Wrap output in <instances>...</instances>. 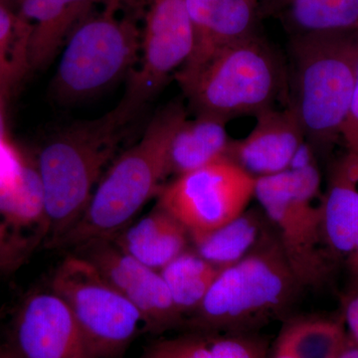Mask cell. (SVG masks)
Here are the masks:
<instances>
[{
  "label": "cell",
  "mask_w": 358,
  "mask_h": 358,
  "mask_svg": "<svg viewBox=\"0 0 358 358\" xmlns=\"http://www.w3.org/2000/svg\"><path fill=\"white\" fill-rule=\"evenodd\" d=\"M0 358H98L64 301L54 293L28 294L16 308Z\"/></svg>",
  "instance_id": "obj_11"
},
{
  "label": "cell",
  "mask_w": 358,
  "mask_h": 358,
  "mask_svg": "<svg viewBox=\"0 0 358 358\" xmlns=\"http://www.w3.org/2000/svg\"><path fill=\"white\" fill-rule=\"evenodd\" d=\"M265 11L281 21L291 37L358 31V0H260Z\"/></svg>",
  "instance_id": "obj_20"
},
{
  "label": "cell",
  "mask_w": 358,
  "mask_h": 358,
  "mask_svg": "<svg viewBox=\"0 0 358 358\" xmlns=\"http://www.w3.org/2000/svg\"><path fill=\"white\" fill-rule=\"evenodd\" d=\"M18 8L14 0H0V81L21 71L17 51Z\"/></svg>",
  "instance_id": "obj_25"
},
{
  "label": "cell",
  "mask_w": 358,
  "mask_h": 358,
  "mask_svg": "<svg viewBox=\"0 0 358 358\" xmlns=\"http://www.w3.org/2000/svg\"><path fill=\"white\" fill-rule=\"evenodd\" d=\"M341 317L348 338L358 348V291L345 293L341 299Z\"/></svg>",
  "instance_id": "obj_26"
},
{
  "label": "cell",
  "mask_w": 358,
  "mask_h": 358,
  "mask_svg": "<svg viewBox=\"0 0 358 358\" xmlns=\"http://www.w3.org/2000/svg\"><path fill=\"white\" fill-rule=\"evenodd\" d=\"M50 289L70 308L98 358H124L143 320L138 310L84 257L59 264Z\"/></svg>",
  "instance_id": "obj_8"
},
{
  "label": "cell",
  "mask_w": 358,
  "mask_h": 358,
  "mask_svg": "<svg viewBox=\"0 0 358 358\" xmlns=\"http://www.w3.org/2000/svg\"><path fill=\"white\" fill-rule=\"evenodd\" d=\"M339 358H358V348L353 345L352 341H350L348 348H345L341 357Z\"/></svg>",
  "instance_id": "obj_29"
},
{
  "label": "cell",
  "mask_w": 358,
  "mask_h": 358,
  "mask_svg": "<svg viewBox=\"0 0 358 358\" xmlns=\"http://www.w3.org/2000/svg\"><path fill=\"white\" fill-rule=\"evenodd\" d=\"M270 226L262 208L253 207L217 229L192 240L193 249L209 263L225 268L253 251Z\"/></svg>",
  "instance_id": "obj_22"
},
{
  "label": "cell",
  "mask_w": 358,
  "mask_h": 358,
  "mask_svg": "<svg viewBox=\"0 0 358 358\" xmlns=\"http://www.w3.org/2000/svg\"><path fill=\"white\" fill-rule=\"evenodd\" d=\"M222 270L188 248L159 271L185 324L201 305Z\"/></svg>",
  "instance_id": "obj_23"
},
{
  "label": "cell",
  "mask_w": 358,
  "mask_h": 358,
  "mask_svg": "<svg viewBox=\"0 0 358 358\" xmlns=\"http://www.w3.org/2000/svg\"><path fill=\"white\" fill-rule=\"evenodd\" d=\"M94 0H21L17 39L28 67L50 64Z\"/></svg>",
  "instance_id": "obj_16"
},
{
  "label": "cell",
  "mask_w": 358,
  "mask_h": 358,
  "mask_svg": "<svg viewBox=\"0 0 358 358\" xmlns=\"http://www.w3.org/2000/svg\"><path fill=\"white\" fill-rule=\"evenodd\" d=\"M117 248L134 260L160 271L189 248V232L159 205L112 240Z\"/></svg>",
  "instance_id": "obj_17"
},
{
  "label": "cell",
  "mask_w": 358,
  "mask_h": 358,
  "mask_svg": "<svg viewBox=\"0 0 358 358\" xmlns=\"http://www.w3.org/2000/svg\"><path fill=\"white\" fill-rule=\"evenodd\" d=\"M348 343L341 315H301L284 322L268 358H339Z\"/></svg>",
  "instance_id": "obj_19"
},
{
  "label": "cell",
  "mask_w": 358,
  "mask_h": 358,
  "mask_svg": "<svg viewBox=\"0 0 358 358\" xmlns=\"http://www.w3.org/2000/svg\"><path fill=\"white\" fill-rule=\"evenodd\" d=\"M301 150L287 171L256 179L254 197L301 286L319 289L336 267L322 235V174L312 148L305 145Z\"/></svg>",
  "instance_id": "obj_6"
},
{
  "label": "cell",
  "mask_w": 358,
  "mask_h": 358,
  "mask_svg": "<svg viewBox=\"0 0 358 358\" xmlns=\"http://www.w3.org/2000/svg\"><path fill=\"white\" fill-rule=\"evenodd\" d=\"M44 216L43 189L36 166L26 164L13 183H0V218L9 227L22 228L38 224Z\"/></svg>",
  "instance_id": "obj_24"
},
{
  "label": "cell",
  "mask_w": 358,
  "mask_h": 358,
  "mask_svg": "<svg viewBox=\"0 0 358 358\" xmlns=\"http://www.w3.org/2000/svg\"><path fill=\"white\" fill-rule=\"evenodd\" d=\"M358 31L291 37L286 107L300 122L315 155L341 136L357 80Z\"/></svg>",
  "instance_id": "obj_3"
},
{
  "label": "cell",
  "mask_w": 358,
  "mask_h": 358,
  "mask_svg": "<svg viewBox=\"0 0 358 358\" xmlns=\"http://www.w3.org/2000/svg\"><path fill=\"white\" fill-rule=\"evenodd\" d=\"M341 138L345 141L346 147H348L358 138V66L352 105H350V113H348L345 126L341 131Z\"/></svg>",
  "instance_id": "obj_27"
},
{
  "label": "cell",
  "mask_w": 358,
  "mask_h": 358,
  "mask_svg": "<svg viewBox=\"0 0 358 358\" xmlns=\"http://www.w3.org/2000/svg\"><path fill=\"white\" fill-rule=\"evenodd\" d=\"M143 22L140 66L131 73L121 100L136 113L187 62L194 46L185 0H145Z\"/></svg>",
  "instance_id": "obj_10"
},
{
  "label": "cell",
  "mask_w": 358,
  "mask_h": 358,
  "mask_svg": "<svg viewBox=\"0 0 358 358\" xmlns=\"http://www.w3.org/2000/svg\"><path fill=\"white\" fill-rule=\"evenodd\" d=\"M255 185L241 167L222 159L162 186L157 205L183 224L192 241L246 210Z\"/></svg>",
  "instance_id": "obj_9"
},
{
  "label": "cell",
  "mask_w": 358,
  "mask_h": 358,
  "mask_svg": "<svg viewBox=\"0 0 358 358\" xmlns=\"http://www.w3.org/2000/svg\"><path fill=\"white\" fill-rule=\"evenodd\" d=\"M76 252L138 310L148 333L160 334L185 326L159 271L127 255L112 240L93 242Z\"/></svg>",
  "instance_id": "obj_12"
},
{
  "label": "cell",
  "mask_w": 358,
  "mask_h": 358,
  "mask_svg": "<svg viewBox=\"0 0 358 358\" xmlns=\"http://www.w3.org/2000/svg\"><path fill=\"white\" fill-rule=\"evenodd\" d=\"M138 113L120 101L93 120L74 122L42 148L37 162L44 216L42 234L53 246L82 217L103 167L114 157Z\"/></svg>",
  "instance_id": "obj_1"
},
{
  "label": "cell",
  "mask_w": 358,
  "mask_h": 358,
  "mask_svg": "<svg viewBox=\"0 0 358 358\" xmlns=\"http://www.w3.org/2000/svg\"><path fill=\"white\" fill-rule=\"evenodd\" d=\"M9 226L0 218V270L10 262L17 251V244L9 232Z\"/></svg>",
  "instance_id": "obj_28"
},
{
  "label": "cell",
  "mask_w": 358,
  "mask_h": 358,
  "mask_svg": "<svg viewBox=\"0 0 358 358\" xmlns=\"http://www.w3.org/2000/svg\"><path fill=\"white\" fill-rule=\"evenodd\" d=\"M322 235L327 254L348 277L345 293L358 291V179L343 157L329 169L322 194Z\"/></svg>",
  "instance_id": "obj_15"
},
{
  "label": "cell",
  "mask_w": 358,
  "mask_h": 358,
  "mask_svg": "<svg viewBox=\"0 0 358 358\" xmlns=\"http://www.w3.org/2000/svg\"><path fill=\"white\" fill-rule=\"evenodd\" d=\"M185 119V106L178 101L159 110L143 138L103 174L82 217L52 247L77 251L93 242L113 240L126 229L169 176V145Z\"/></svg>",
  "instance_id": "obj_2"
},
{
  "label": "cell",
  "mask_w": 358,
  "mask_h": 358,
  "mask_svg": "<svg viewBox=\"0 0 358 358\" xmlns=\"http://www.w3.org/2000/svg\"><path fill=\"white\" fill-rule=\"evenodd\" d=\"M0 133H1V128H0Z\"/></svg>",
  "instance_id": "obj_31"
},
{
  "label": "cell",
  "mask_w": 358,
  "mask_h": 358,
  "mask_svg": "<svg viewBox=\"0 0 358 358\" xmlns=\"http://www.w3.org/2000/svg\"><path fill=\"white\" fill-rule=\"evenodd\" d=\"M143 11L145 0H94L62 49L52 87L60 102L93 98L133 72Z\"/></svg>",
  "instance_id": "obj_5"
},
{
  "label": "cell",
  "mask_w": 358,
  "mask_h": 358,
  "mask_svg": "<svg viewBox=\"0 0 358 358\" xmlns=\"http://www.w3.org/2000/svg\"><path fill=\"white\" fill-rule=\"evenodd\" d=\"M192 20L194 46L176 73L181 88L199 74L216 52L256 33L260 0H185Z\"/></svg>",
  "instance_id": "obj_13"
},
{
  "label": "cell",
  "mask_w": 358,
  "mask_h": 358,
  "mask_svg": "<svg viewBox=\"0 0 358 358\" xmlns=\"http://www.w3.org/2000/svg\"><path fill=\"white\" fill-rule=\"evenodd\" d=\"M183 93L195 115L227 124L287 103V67L267 40L254 33L216 52Z\"/></svg>",
  "instance_id": "obj_7"
},
{
  "label": "cell",
  "mask_w": 358,
  "mask_h": 358,
  "mask_svg": "<svg viewBox=\"0 0 358 358\" xmlns=\"http://www.w3.org/2000/svg\"><path fill=\"white\" fill-rule=\"evenodd\" d=\"M303 289L271 224L253 251L221 271L183 327L255 333L259 327L287 315Z\"/></svg>",
  "instance_id": "obj_4"
},
{
  "label": "cell",
  "mask_w": 358,
  "mask_h": 358,
  "mask_svg": "<svg viewBox=\"0 0 358 358\" xmlns=\"http://www.w3.org/2000/svg\"><path fill=\"white\" fill-rule=\"evenodd\" d=\"M346 148H348V152L358 155V138H357V140L353 141L352 143H350V145H348V147Z\"/></svg>",
  "instance_id": "obj_30"
},
{
  "label": "cell",
  "mask_w": 358,
  "mask_h": 358,
  "mask_svg": "<svg viewBox=\"0 0 358 358\" xmlns=\"http://www.w3.org/2000/svg\"><path fill=\"white\" fill-rule=\"evenodd\" d=\"M268 350L256 333L188 331L154 341L138 358H268Z\"/></svg>",
  "instance_id": "obj_18"
},
{
  "label": "cell",
  "mask_w": 358,
  "mask_h": 358,
  "mask_svg": "<svg viewBox=\"0 0 358 358\" xmlns=\"http://www.w3.org/2000/svg\"><path fill=\"white\" fill-rule=\"evenodd\" d=\"M230 143L226 122L203 115L185 119L169 145L167 174L176 178L226 159Z\"/></svg>",
  "instance_id": "obj_21"
},
{
  "label": "cell",
  "mask_w": 358,
  "mask_h": 358,
  "mask_svg": "<svg viewBox=\"0 0 358 358\" xmlns=\"http://www.w3.org/2000/svg\"><path fill=\"white\" fill-rule=\"evenodd\" d=\"M246 138L231 140L226 159L255 179L287 171L306 143L298 117L289 107L256 115Z\"/></svg>",
  "instance_id": "obj_14"
}]
</instances>
